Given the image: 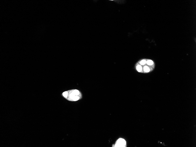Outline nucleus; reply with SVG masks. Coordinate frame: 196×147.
I'll return each instance as SVG.
<instances>
[{"label":"nucleus","instance_id":"nucleus-1","mask_svg":"<svg viewBox=\"0 0 196 147\" xmlns=\"http://www.w3.org/2000/svg\"><path fill=\"white\" fill-rule=\"evenodd\" d=\"M62 96L67 100L75 101L80 99L82 94L78 90L73 89L65 91L62 94Z\"/></svg>","mask_w":196,"mask_h":147},{"label":"nucleus","instance_id":"nucleus-2","mask_svg":"<svg viewBox=\"0 0 196 147\" xmlns=\"http://www.w3.org/2000/svg\"><path fill=\"white\" fill-rule=\"evenodd\" d=\"M147 60V59H146ZM135 68L138 72L142 73H147L152 71L154 68V65H150L146 62L143 65H141L137 63Z\"/></svg>","mask_w":196,"mask_h":147},{"label":"nucleus","instance_id":"nucleus-3","mask_svg":"<svg viewBox=\"0 0 196 147\" xmlns=\"http://www.w3.org/2000/svg\"><path fill=\"white\" fill-rule=\"evenodd\" d=\"M126 142L125 140L124 139L120 138L116 141L114 147H126Z\"/></svg>","mask_w":196,"mask_h":147}]
</instances>
